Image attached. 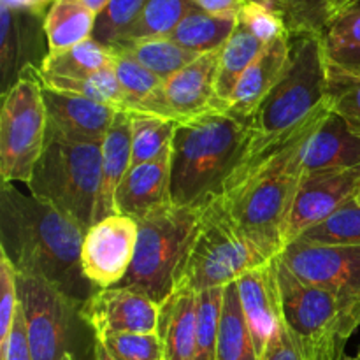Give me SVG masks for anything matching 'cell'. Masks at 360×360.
I'll use <instances>...</instances> for the list:
<instances>
[{"mask_svg":"<svg viewBox=\"0 0 360 360\" xmlns=\"http://www.w3.org/2000/svg\"><path fill=\"white\" fill-rule=\"evenodd\" d=\"M329 112V105H323L281 136H255L220 197L232 220L269 259L280 257L287 246L292 207L304 172L302 150Z\"/></svg>","mask_w":360,"mask_h":360,"instance_id":"cell-1","label":"cell"},{"mask_svg":"<svg viewBox=\"0 0 360 360\" xmlns=\"http://www.w3.org/2000/svg\"><path fill=\"white\" fill-rule=\"evenodd\" d=\"M83 239V229L58 207L14 183L0 185V250L18 273L44 278L79 306L97 292L81 267Z\"/></svg>","mask_w":360,"mask_h":360,"instance_id":"cell-2","label":"cell"},{"mask_svg":"<svg viewBox=\"0 0 360 360\" xmlns=\"http://www.w3.org/2000/svg\"><path fill=\"white\" fill-rule=\"evenodd\" d=\"M255 136L252 122L227 109L179 123L171 146L172 204L204 207L220 199Z\"/></svg>","mask_w":360,"mask_h":360,"instance_id":"cell-3","label":"cell"},{"mask_svg":"<svg viewBox=\"0 0 360 360\" xmlns=\"http://www.w3.org/2000/svg\"><path fill=\"white\" fill-rule=\"evenodd\" d=\"M285 326L308 360H341L360 327V299L295 276L278 257Z\"/></svg>","mask_w":360,"mask_h":360,"instance_id":"cell-4","label":"cell"},{"mask_svg":"<svg viewBox=\"0 0 360 360\" xmlns=\"http://www.w3.org/2000/svg\"><path fill=\"white\" fill-rule=\"evenodd\" d=\"M290 56L280 81L252 118L259 137L288 132L327 105V49L322 34H290Z\"/></svg>","mask_w":360,"mask_h":360,"instance_id":"cell-5","label":"cell"},{"mask_svg":"<svg viewBox=\"0 0 360 360\" xmlns=\"http://www.w3.org/2000/svg\"><path fill=\"white\" fill-rule=\"evenodd\" d=\"M101 164L102 144L79 143L48 130L28 192L58 207L86 232L95 221Z\"/></svg>","mask_w":360,"mask_h":360,"instance_id":"cell-6","label":"cell"},{"mask_svg":"<svg viewBox=\"0 0 360 360\" xmlns=\"http://www.w3.org/2000/svg\"><path fill=\"white\" fill-rule=\"evenodd\" d=\"M200 217L202 207L171 204L141 220L134 262L118 287L137 288L164 304L178 287Z\"/></svg>","mask_w":360,"mask_h":360,"instance_id":"cell-7","label":"cell"},{"mask_svg":"<svg viewBox=\"0 0 360 360\" xmlns=\"http://www.w3.org/2000/svg\"><path fill=\"white\" fill-rule=\"evenodd\" d=\"M239 229L220 199L202 207L199 231L183 264L176 290L199 292L234 283L243 273L269 262Z\"/></svg>","mask_w":360,"mask_h":360,"instance_id":"cell-8","label":"cell"},{"mask_svg":"<svg viewBox=\"0 0 360 360\" xmlns=\"http://www.w3.org/2000/svg\"><path fill=\"white\" fill-rule=\"evenodd\" d=\"M48 109L37 70L28 69L4 94L0 111V178L28 185L48 141Z\"/></svg>","mask_w":360,"mask_h":360,"instance_id":"cell-9","label":"cell"},{"mask_svg":"<svg viewBox=\"0 0 360 360\" xmlns=\"http://www.w3.org/2000/svg\"><path fill=\"white\" fill-rule=\"evenodd\" d=\"M18 288L32 359L63 360L72 354L70 345L76 320H81V306L37 274L18 273Z\"/></svg>","mask_w":360,"mask_h":360,"instance_id":"cell-10","label":"cell"},{"mask_svg":"<svg viewBox=\"0 0 360 360\" xmlns=\"http://www.w3.org/2000/svg\"><path fill=\"white\" fill-rule=\"evenodd\" d=\"M139 238V221L112 214L84 232L81 248L83 274L97 290L118 287L134 262Z\"/></svg>","mask_w":360,"mask_h":360,"instance_id":"cell-11","label":"cell"},{"mask_svg":"<svg viewBox=\"0 0 360 360\" xmlns=\"http://www.w3.org/2000/svg\"><path fill=\"white\" fill-rule=\"evenodd\" d=\"M280 260L306 283L360 299V245H319L295 239Z\"/></svg>","mask_w":360,"mask_h":360,"instance_id":"cell-12","label":"cell"},{"mask_svg":"<svg viewBox=\"0 0 360 360\" xmlns=\"http://www.w3.org/2000/svg\"><path fill=\"white\" fill-rule=\"evenodd\" d=\"M360 190V165L350 169L304 171L292 207L287 245L308 229L322 224L338 210L354 200Z\"/></svg>","mask_w":360,"mask_h":360,"instance_id":"cell-13","label":"cell"},{"mask_svg":"<svg viewBox=\"0 0 360 360\" xmlns=\"http://www.w3.org/2000/svg\"><path fill=\"white\" fill-rule=\"evenodd\" d=\"M81 319L94 330L95 338L158 334L160 304L132 287L101 288L81 306Z\"/></svg>","mask_w":360,"mask_h":360,"instance_id":"cell-14","label":"cell"},{"mask_svg":"<svg viewBox=\"0 0 360 360\" xmlns=\"http://www.w3.org/2000/svg\"><path fill=\"white\" fill-rule=\"evenodd\" d=\"M46 11L11 9L0 4V79L6 94L21 74L39 70L49 55L42 42H48L44 30Z\"/></svg>","mask_w":360,"mask_h":360,"instance_id":"cell-15","label":"cell"},{"mask_svg":"<svg viewBox=\"0 0 360 360\" xmlns=\"http://www.w3.org/2000/svg\"><path fill=\"white\" fill-rule=\"evenodd\" d=\"M218 58L220 49L200 55L185 69L164 81V108L169 120L185 123L227 109L217 90Z\"/></svg>","mask_w":360,"mask_h":360,"instance_id":"cell-16","label":"cell"},{"mask_svg":"<svg viewBox=\"0 0 360 360\" xmlns=\"http://www.w3.org/2000/svg\"><path fill=\"white\" fill-rule=\"evenodd\" d=\"M42 97L48 109V130L79 143L102 144L120 111L83 95L48 86H42Z\"/></svg>","mask_w":360,"mask_h":360,"instance_id":"cell-17","label":"cell"},{"mask_svg":"<svg viewBox=\"0 0 360 360\" xmlns=\"http://www.w3.org/2000/svg\"><path fill=\"white\" fill-rule=\"evenodd\" d=\"M236 285L260 359L283 320L280 280H278V257L243 273L236 280Z\"/></svg>","mask_w":360,"mask_h":360,"instance_id":"cell-18","label":"cell"},{"mask_svg":"<svg viewBox=\"0 0 360 360\" xmlns=\"http://www.w3.org/2000/svg\"><path fill=\"white\" fill-rule=\"evenodd\" d=\"M116 213L141 221L171 206V150L129 169L115 197Z\"/></svg>","mask_w":360,"mask_h":360,"instance_id":"cell-19","label":"cell"},{"mask_svg":"<svg viewBox=\"0 0 360 360\" xmlns=\"http://www.w3.org/2000/svg\"><path fill=\"white\" fill-rule=\"evenodd\" d=\"M288 56H290V35L287 32L264 46L260 55L246 69L239 83L236 84L234 94L227 104V111L245 122H252L264 98L280 81L288 63Z\"/></svg>","mask_w":360,"mask_h":360,"instance_id":"cell-20","label":"cell"},{"mask_svg":"<svg viewBox=\"0 0 360 360\" xmlns=\"http://www.w3.org/2000/svg\"><path fill=\"white\" fill-rule=\"evenodd\" d=\"M132 167V122L129 111H118L111 129L102 141L101 188H98L95 221L116 214V190Z\"/></svg>","mask_w":360,"mask_h":360,"instance_id":"cell-21","label":"cell"},{"mask_svg":"<svg viewBox=\"0 0 360 360\" xmlns=\"http://www.w3.org/2000/svg\"><path fill=\"white\" fill-rule=\"evenodd\" d=\"M360 165V137L352 134L333 111L308 137L302 150L304 171L350 169Z\"/></svg>","mask_w":360,"mask_h":360,"instance_id":"cell-22","label":"cell"},{"mask_svg":"<svg viewBox=\"0 0 360 360\" xmlns=\"http://www.w3.org/2000/svg\"><path fill=\"white\" fill-rule=\"evenodd\" d=\"M158 336L165 360H197V294L174 290L160 306Z\"/></svg>","mask_w":360,"mask_h":360,"instance_id":"cell-23","label":"cell"},{"mask_svg":"<svg viewBox=\"0 0 360 360\" xmlns=\"http://www.w3.org/2000/svg\"><path fill=\"white\" fill-rule=\"evenodd\" d=\"M112 69L125 97V111L167 118L164 108V81L157 74L120 49H112Z\"/></svg>","mask_w":360,"mask_h":360,"instance_id":"cell-24","label":"cell"},{"mask_svg":"<svg viewBox=\"0 0 360 360\" xmlns=\"http://www.w3.org/2000/svg\"><path fill=\"white\" fill-rule=\"evenodd\" d=\"M97 14L81 0H53L46 11L48 51L60 53L91 39Z\"/></svg>","mask_w":360,"mask_h":360,"instance_id":"cell-25","label":"cell"},{"mask_svg":"<svg viewBox=\"0 0 360 360\" xmlns=\"http://www.w3.org/2000/svg\"><path fill=\"white\" fill-rule=\"evenodd\" d=\"M217 360H260L239 299L238 285L225 287L224 311L217 343Z\"/></svg>","mask_w":360,"mask_h":360,"instance_id":"cell-26","label":"cell"},{"mask_svg":"<svg viewBox=\"0 0 360 360\" xmlns=\"http://www.w3.org/2000/svg\"><path fill=\"white\" fill-rule=\"evenodd\" d=\"M238 18L217 16L202 9H193L183 18L169 39L197 55L218 51L234 32Z\"/></svg>","mask_w":360,"mask_h":360,"instance_id":"cell-27","label":"cell"},{"mask_svg":"<svg viewBox=\"0 0 360 360\" xmlns=\"http://www.w3.org/2000/svg\"><path fill=\"white\" fill-rule=\"evenodd\" d=\"M264 46L266 44L262 41H259L245 25L238 21L232 35L220 49V58H218L217 90L225 104H229L236 84L252 65L253 60L260 55Z\"/></svg>","mask_w":360,"mask_h":360,"instance_id":"cell-28","label":"cell"},{"mask_svg":"<svg viewBox=\"0 0 360 360\" xmlns=\"http://www.w3.org/2000/svg\"><path fill=\"white\" fill-rule=\"evenodd\" d=\"M112 65V49L88 39L74 48L60 53H49L37 70L39 76L49 77H86Z\"/></svg>","mask_w":360,"mask_h":360,"instance_id":"cell-29","label":"cell"},{"mask_svg":"<svg viewBox=\"0 0 360 360\" xmlns=\"http://www.w3.org/2000/svg\"><path fill=\"white\" fill-rule=\"evenodd\" d=\"M112 49H120V51L136 58L141 65L157 74L162 81H167L169 77H172L176 72L185 69L186 65H190L193 60L200 56L197 53L188 51L183 46L176 44L169 37L127 42V44L115 46Z\"/></svg>","mask_w":360,"mask_h":360,"instance_id":"cell-30","label":"cell"},{"mask_svg":"<svg viewBox=\"0 0 360 360\" xmlns=\"http://www.w3.org/2000/svg\"><path fill=\"white\" fill-rule=\"evenodd\" d=\"M193 9H199L193 0H146L139 20L136 21V25L130 28V32L120 44L169 37L181 23L183 18L192 13Z\"/></svg>","mask_w":360,"mask_h":360,"instance_id":"cell-31","label":"cell"},{"mask_svg":"<svg viewBox=\"0 0 360 360\" xmlns=\"http://www.w3.org/2000/svg\"><path fill=\"white\" fill-rule=\"evenodd\" d=\"M132 122V167L158 158L171 150L176 129L174 120L155 115L130 112Z\"/></svg>","mask_w":360,"mask_h":360,"instance_id":"cell-32","label":"cell"},{"mask_svg":"<svg viewBox=\"0 0 360 360\" xmlns=\"http://www.w3.org/2000/svg\"><path fill=\"white\" fill-rule=\"evenodd\" d=\"M326 101L330 111L343 120L348 130L360 137V74L329 62Z\"/></svg>","mask_w":360,"mask_h":360,"instance_id":"cell-33","label":"cell"},{"mask_svg":"<svg viewBox=\"0 0 360 360\" xmlns=\"http://www.w3.org/2000/svg\"><path fill=\"white\" fill-rule=\"evenodd\" d=\"M39 81H41L42 86L83 95V97L91 98V101L101 102V104L112 105V108L120 109V111H125V97H123L122 86H120L112 65L108 67V69L98 70V72L91 74V76L77 77V79L39 76Z\"/></svg>","mask_w":360,"mask_h":360,"instance_id":"cell-34","label":"cell"},{"mask_svg":"<svg viewBox=\"0 0 360 360\" xmlns=\"http://www.w3.org/2000/svg\"><path fill=\"white\" fill-rule=\"evenodd\" d=\"M225 287L197 294V360H217V343L224 311Z\"/></svg>","mask_w":360,"mask_h":360,"instance_id":"cell-35","label":"cell"},{"mask_svg":"<svg viewBox=\"0 0 360 360\" xmlns=\"http://www.w3.org/2000/svg\"><path fill=\"white\" fill-rule=\"evenodd\" d=\"M144 4L146 0H109L97 14L91 39L108 48L120 44L139 20Z\"/></svg>","mask_w":360,"mask_h":360,"instance_id":"cell-36","label":"cell"},{"mask_svg":"<svg viewBox=\"0 0 360 360\" xmlns=\"http://www.w3.org/2000/svg\"><path fill=\"white\" fill-rule=\"evenodd\" d=\"M299 239L319 245H360V204L350 200L322 224L308 229Z\"/></svg>","mask_w":360,"mask_h":360,"instance_id":"cell-37","label":"cell"},{"mask_svg":"<svg viewBox=\"0 0 360 360\" xmlns=\"http://www.w3.org/2000/svg\"><path fill=\"white\" fill-rule=\"evenodd\" d=\"M97 340L115 360H165L158 334H111Z\"/></svg>","mask_w":360,"mask_h":360,"instance_id":"cell-38","label":"cell"},{"mask_svg":"<svg viewBox=\"0 0 360 360\" xmlns=\"http://www.w3.org/2000/svg\"><path fill=\"white\" fill-rule=\"evenodd\" d=\"M327 51L360 44V0H352L330 20L322 34Z\"/></svg>","mask_w":360,"mask_h":360,"instance_id":"cell-39","label":"cell"},{"mask_svg":"<svg viewBox=\"0 0 360 360\" xmlns=\"http://www.w3.org/2000/svg\"><path fill=\"white\" fill-rule=\"evenodd\" d=\"M238 21L245 25L264 44H269L271 41L281 37L288 32L281 13L257 2H246L245 7L239 11Z\"/></svg>","mask_w":360,"mask_h":360,"instance_id":"cell-40","label":"cell"},{"mask_svg":"<svg viewBox=\"0 0 360 360\" xmlns=\"http://www.w3.org/2000/svg\"><path fill=\"white\" fill-rule=\"evenodd\" d=\"M20 308L18 271L9 257L0 250V343L7 340Z\"/></svg>","mask_w":360,"mask_h":360,"instance_id":"cell-41","label":"cell"},{"mask_svg":"<svg viewBox=\"0 0 360 360\" xmlns=\"http://www.w3.org/2000/svg\"><path fill=\"white\" fill-rule=\"evenodd\" d=\"M0 360H34L32 359L30 341H28L27 322L23 308H18L11 333L4 343H0Z\"/></svg>","mask_w":360,"mask_h":360,"instance_id":"cell-42","label":"cell"},{"mask_svg":"<svg viewBox=\"0 0 360 360\" xmlns=\"http://www.w3.org/2000/svg\"><path fill=\"white\" fill-rule=\"evenodd\" d=\"M260 360H308L302 354L301 347L292 336L288 327L285 326V320L278 326L276 333L267 343L266 350L260 355Z\"/></svg>","mask_w":360,"mask_h":360,"instance_id":"cell-43","label":"cell"},{"mask_svg":"<svg viewBox=\"0 0 360 360\" xmlns=\"http://www.w3.org/2000/svg\"><path fill=\"white\" fill-rule=\"evenodd\" d=\"M323 2L326 0H287L283 9H281V16L287 25V30L290 34L304 32L309 20L315 16V13L322 7Z\"/></svg>","mask_w":360,"mask_h":360,"instance_id":"cell-44","label":"cell"},{"mask_svg":"<svg viewBox=\"0 0 360 360\" xmlns=\"http://www.w3.org/2000/svg\"><path fill=\"white\" fill-rule=\"evenodd\" d=\"M350 2L352 0H326V2L322 4V7L315 13V16L309 20L308 27L304 28V32L323 34V30H326L327 25L330 23V20H333V18Z\"/></svg>","mask_w":360,"mask_h":360,"instance_id":"cell-45","label":"cell"},{"mask_svg":"<svg viewBox=\"0 0 360 360\" xmlns=\"http://www.w3.org/2000/svg\"><path fill=\"white\" fill-rule=\"evenodd\" d=\"M197 7L217 16H234L238 18L239 11L245 7L248 0H193Z\"/></svg>","mask_w":360,"mask_h":360,"instance_id":"cell-46","label":"cell"},{"mask_svg":"<svg viewBox=\"0 0 360 360\" xmlns=\"http://www.w3.org/2000/svg\"><path fill=\"white\" fill-rule=\"evenodd\" d=\"M327 58H329V62L336 63V65L343 67V69L360 72V44L327 51Z\"/></svg>","mask_w":360,"mask_h":360,"instance_id":"cell-47","label":"cell"},{"mask_svg":"<svg viewBox=\"0 0 360 360\" xmlns=\"http://www.w3.org/2000/svg\"><path fill=\"white\" fill-rule=\"evenodd\" d=\"M53 0H20L18 9H35V11H48Z\"/></svg>","mask_w":360,"mask_h":360,"instance_id":"cell-48","label":"cell"},{"mask_svg":"<svg viewBox=\"0 0 360 360\" xmlns=\"http://www.w3.org/2000/svg\"><path fill=\"white\" fill-rule=\"evenodd\" d=\"M94 357L95 360H115L111 355H109V352L105 350L104 345H102L97 338H95V345H94Z\"/></svg>","mask_w":360,"mask_h":360,"instance_id":"cell-49","label":"cell"},{"mask_svg":"<svg viewBox=\"0 0 360 360\" xmlns=\"http://www.w3.org/2000/svg\"><path fill=\"white\" fill-rule=\"evenodd\" d=\"M248 2L262 4V6L269 7V9L281 13V9H283V6H285V2H287V0H248Z\"/></svg>","mask_w":360,"mask_h":360,"instance_id":"cell-50","label":"cell"},{"mask_svg":"<svg viewBox=\"0 0 360 360\" xmlns=\"http://www.w3.org/2000/svg\"><path fill=\"white\" fill-rule=\"evenodd\" d=\"M81 2H83L88 9L94 11L95 14H98L105 6H108L109 0H81Z\"/></svg>","mask_w":360,"mask_h":360,"instance_id":"cell-51","label":"cell"},{"mask_svg":"<svg viewBox=\"0 0 360 360\" xmlns=\"http://www.w3.org/2000/svg\"><path fill=\"white\" fill-rule=\"evenodd\" d=\"M0 4L11 7V9H18L20 7V0H0Z\"/></svg>","mask_w":360,"mask_h":360,"instance_id":"cell-52","label":"cell"},{"mask_svg":"<svg viewBox=\"0 0 360 360\" xmlns=\"http://www.w3.org/2000/svg\"><path fill=\"white\" fill-rule=\"evenodd\" d=\"M63 360H77V359L74 357V354H67L65 357H63Z\"/></svg>","mask_w":360,"mask_h":360,"instance_id":"cell-53","label":"cell"},{"mask_svg":"<svg viewBox=\"0 0 360 360\" xmlns=\"http://www.w3.org/2000/svg\"><path fill=\"white\" fill-rule=\"evenodd\" d=\"M350 360H360V348H359L357 355H355V357H354V359H350Z\"/></svg>","mask_w":360,"mask_h":360,"instance_id":"cell-54","label":"cell"},{"mask_svg":"<svg viewBox=\"0 0 360 360\" xmlns=\"http://www.w3.org/2000/svg\"><path fill=\"white\" fill-rule=\"evenodd\" d=\"M355 200H357V202L360 204V190H359V193H357V197H355Z\"/></svg>","mask_w":360,"mask_h":360,"instance_id":"cell-55","label":"cell"},{"mask_svg":"<svg viewBox=\"0 0 360 360\" xmlns=\"http://www.w3.org/2000/svg\"><path fill=\"white\" fill-rule=\"evenodd\" d=\"M359 74H360V72H359Z\"/></svg>","mask_w":360,"mask_h":360,"instance_id":"cell-56","label":"cell"}]
</instances>
